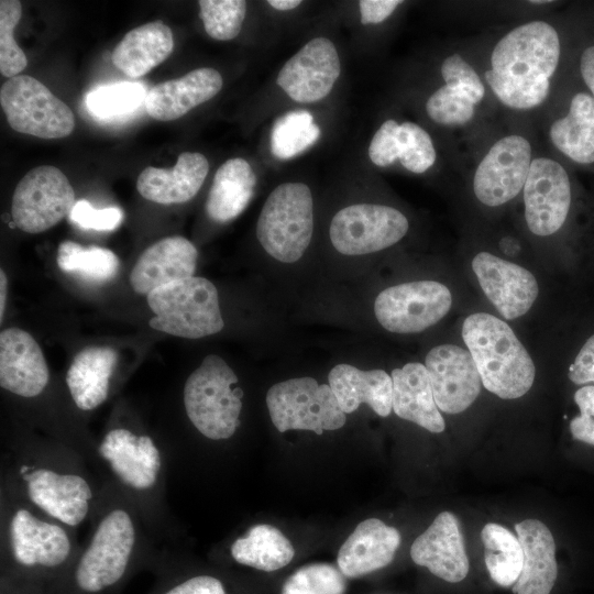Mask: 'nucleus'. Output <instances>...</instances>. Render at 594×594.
<instances>
[{
  "mask_svg": "<svg viewBox=\"0 0 594 594\" xmlns=\"http://www.w3.org/2000/svg\"><path fill=\"white\" fill-rule=\"evenodd\" d=\"M341 74L333 42L323 36L308 41L280 68L276 82L294 101L312 103L324 99Z\"/></svg>",
  "mask_w": 594,
  "mask_h": 594,
  "instance_id": "nucleus-17",
  "label": "nucleus"
},
{
  "mask_svg": "<svg viewBox=\"0 0 594 594\" xmlns=\"http://www.w3.org/2000/svg\"><path fill=\"white\" fill-rule=\"evenodd\" d=\"M75 190L55 166L42 165L18 183L11 202L14 224L26 233H41L69 217L76 205Z\"/></svg>",
  "mask_w": 594,
  "mask_h": 594,
  "instance_id": "nucleus-11",
  "label": "nucleus"
},
{
  "mask_svg": "<svg viewBox=\"0 0 594 594\" xmlns=\"http://www.w3.org/2000/svg\"><path fill=\"white\" fill-rule=\"evenodd\" d=\"M472 268L488 300L507 320L527 314L537 299L536 277L520 265L480 252L472 260Z\"/></svg>",
  "mask_w": 594,
  "mask_h": 594,
  "instance_id": "nucleus-19",
  "label": "nucleus"
},
{
  "mask_svg": "<svg viewBox=\"0 0 594 594\" xmlns=\"http://www.w3.org/2000/svg\"><path fill=\"white\" fill-rule=\"evenodd\" d=\"M485 79L497 98L514 109H530L542 103L549 94V79H521L486 70Z\"/></svg>",
  "mask_w": 594,
  "mask_h": 594,
  "instance_id": "nucleus-38",
  "label": "nucleus"
},
{
  "mask_svg": "<svg viewBox=\"0 0 594 594\" xmlns=\"http://www.w3.org/2000/svg\"><path fill=\"white\" fill-rule=\"evenodd\" d=\"M560 38L544 21L521 24L495 45L492 69L501 75L521 79H549L559 64Z\"/></svg>",
  "mask_w": 594,
  "mask_h": 594,
  "instance_id": "nucleus-14",
  "label": "nucleus"
},
{
  "mask_svg": "<svg viewBox=\"0 0 594 594\" xmlns=\"http://www.w3.org/2000/svg\"><path fill=\"white\" fill-rule=\"evenodd\" d=\"M299 0H270L267 4L278 11H289L299 7Z\"/></svg>",
  "mask_w": 594,
  "mask_h": 594,
  "instance_id": "nucleus-53",
  "label": "nucleus"
},
{
  "mask_svg": "<svg viewBox=\"0 0 594 594\" xmlns=\"http://www.w3.org/2000/svg\"><path fill=\"white\" fill-rule=\"evenodd\" d=\"M413 561L427 568L433 575L458 583L469 573L463 535L455 515L440 513L432 524L419 535L410 547Z\"/></svg>",
  "mask_w": 594,
  "mask_h": 594,
  "instance_id": "nucleus-20",
  "label": "nucleus"
},
{
  "mask_svg": "<svg viewBox=\"0 0 594 594\" xmlns=\"http://www.w3.org/2000/svg\"><path fill=\"white\" fill-rule=\"evenodd\" d=\"M154 314L150 326L185 339H200L224 327L216 286L207 278L193 276L161 286L146 295Z\"/></svg>",
  "mask_w": 594,
  "mask_h": 594,
  "instance_id": "nucleus-5",
  "label": "nucleus"
},
{
  "mask_svg": "<svg viewBox=\"0 0 594 594\" xmlns=\"http://www.w3.org/2000/svg\"><path fill=\"white\" fill-rule=\"evenodd\" d=\"M474 103L462 92L444 85L436 90L426 102L428 117L442 125H459L474 116Z\"/></svg>",
  "mask_w": 594,
  "mask_h": 594,
  "instance_id": "nucleus-43",
  "label": "nucleus"
},
{
  "mask_svg": "<svg viewBox=\"0 0 594 594\" xmlns=\"http://www.w3.org/2000/svg\"><path fill=\"white\" fill-rule=\"evenodd\" d=\"M484 561L492 580L503 587L513 586L518 580L524 552L518 537L504 526L488 522L482 531Z\"/></svg>",
  "mask_w": 594,
  "mask_h": 594,
  "instance_id": "nucleus-34",
  "label": "nucleus"
},
{
  "mask_svg": "<svg viewBox=\"0 0 594 594\" xmlns=\"http://www.w3.org/2000/svg\"><path fill=\"white\" fill-rule=\"evenodd\" d=\"M199 16L206 33L217 41H230L241 32L246 13L243 0H200Z\"/></svg>",
  "mask_w": 594,
  "mask_h": 594,
  "instance_id": "nucleus-39",
  "label": "nucleus"
},
{
  "mask_svg": "<svg viewBox=\"0 0 594 594\" xmlns=\"http://www.w3.org/2000/svg\"><path fill=\"white\" fill-rule=\"evenodd\" d=\"M398 145V161L411 173H425L436 162L437 153L430 135L415 122L399 124Z\"/></svg>",
  "mask_w": 594,
  "mask_h": 594,
  "instance_id": "nucleus-42",
  "label": "nucleus"
},
{
  "mask_svg": "<svg viewBox=\"0 0 594 594\" xmlns=\"http://www.w3.org/2000/svg\"><path fill=\"white\" fill-rule=\"evenodd\" d=\"M266 406L279 432L308 430L322 435L342 428L346 421L329 384H319L309 376L288 378L271 386Z\"/></svg>",
  "mask_w": 594,
  "mask_h": 594,
  "instance_id": "nucleus-8",
  "label": "nucleus"
},
{
  "mask_svg": "<svg viewBox=\"0 0 594 594\" xmlns=\"http://www.w3.org/2000/svg\"><path fill=\"white\" fill-rule=\"evenodd\" d=\"M22 16L18 0L0 1V73L13 78L26 67L28 59L14 40V30Z\"/></svg>",
  "mask_w": 594,
  "mask_h": 594,
  "instance_id": "nucleus-41",
  "label": "nucleus"
},
{
  "mask_svg": "<svg viewBox=\"0 0 594 594\" xmlns=\"http://www.w3.org/2000/svg\"><path fill=\"white\" fill-rule=\"evenodd\" d=\"M580 70L594 98V45L585 48L580 58Z\"/></svg>",
  "mask_w": 594,
  "mask_h": 594,
  "instance_id": "nucleus-51",
  "label": "nucleus"
},
{
  "mask_svg": "<svg viewBox=\"0 0 594 594\" xmlns=\"http://www.w3.org/2000/svg\"><path fill=\"white\" fill-rule=\"evenodd\" d=\"M399 0H361L359 10L362 24H377L385 21L402 4Z\"/></svg>",
  "mask_w": 594,
  "mask_h": 594,
  "instance_id": "nucleus-50",
  "label": "nucleus"
},
{
  "mask_svg": "<svg viewBox=\"0 0 594 594\" xmlns=\"http://www.w3.org/2000/svg\"><path fill=\"white\" fill-rule=\"evenodd\" d=\"M117 362L118 354L109 346H88L75 355L66 385L78 409L94 410L106 402Z\"/></svg>",
  "mask_w": 594,
  "mask_h": 594,
  "instance_id": "nucleus-29",
  "label": "nucleus"
},
{
  "mask_svg": "<svg viewBox=\"0 0 594 594\" xmlns=\"http://www.w3.org/2000/svg\"><path fill=\"white\" fill-rule=\"evenodd\" d=\"M69 219L82 229L111 231L120 226L123 213L118 207L97 209L89 201L81 199L74 206Z\"/></svg>",
  "mask_w": 594,
  "mask_h": 594,
  "instance_id": "nucleus-45",
  "label": "nucleus"
},
{
  "mask_svg": "<svg viewBox=\"0 0 594 594\" xmlns=\"http://www.w3.org/2000/svg\"><path fill=\"white\" fill-rule=\"evenodd\" d=\"M13 470L15 496L68 528L80 526L95 507L91 482L63 459L20 454Z\"/></svg>",
  "mask_w": 594,
  "mask_h": 594,
  "instance_id": "nucleus-1",
  "label": "nucleus"
},
{
  "mask_svg": "<svg viewBox=\"0 0 594 594\" xmlns=\"http://www.w3.org/2000/svg\"><path fill=\"white\" fill-rule=\"evenodd\" d=\"M449 288L437 280H414L383 289L374 301L378 323L389 332L417 333L439 322L450 310Z\"/></svg>",
  "mask_w": 594,
  "mask_h": 594,
  "instance_id": "nucleus-13",
  "label": "nucleus"
},
{
  "mask_svg": "<svg viewBox=\"0 0 594 594\" xmlns=\"http://www.w3.org/2000/svg\"><path fill=\"white\" fill-rule=\"evenodd\" d=\"M574 402L580 415L570 421L571 435L578 441L594 446V385L579 388Z\"/></svg>",
  "mask_w": 594,
  "mask_h": 594,
  "instance_id": "nucleus-47",
  "label": "nucleus"
},
{
  "mask_svg": "<svg viewBox=\"0 0 594 594\" xmlns=\"http://www.w3.org/2000/svg\"><path fill=\"white\" fill-rule=\"evenodd\" d=\"M548 2H551V1H546V0H541V1H530V3H535V4H539V3H548Z\"/></svg>",
  "mask_w": 594,
  "mask_h": 594,
  "instance_id": "nucleus-54",
  "label": "nucleus"
},
{
  "mask_svg": "<svg viewBox=\"0 0 594 594\" xmlns=\"http://www.w3.org/2000/svg\"><path fill=\"white\" fill-rule=\"evenodd\" d=\"M433 397L439 410L460 414L477 398L482 381L469 350L454 344H440L426 355Z\"/></svg>",
  "mask_w": 594,
  "mask_h": 594,
  "instance_id": "nucleus-18",
  "label": "nucleus"
},
{
  "mask_svg": "<svg viewBox=\"0 0 594 594\" xmlns=\"http://www.w3.org/2000/svg\"><path fill=\"white\" fill-rule=\"evenodd\" d=\"M197 261L198 251L186 238L161 239L136 260L130 274L131 287L138 294L147 295L172 282L193 277Z\"/></svg>",
  "mask_w": 594,
  "mask_h": 594,
  "instance_id": "nucleus-22",
  "label": "nucleus"
},
{
  "mask_svg": "<svg viewBox=\"0 0 594 594\" xmlns=\"http://www.w3.org/2000/svg\"><path fill=\"white\" fill-rule=\"evenodd\" d=\"M462 338L488 392L503 399L529 392L536 376L534 361L505 321L486 312L472 314L462 324Z\"/></svg>",
  "mask_w": 594,
  "mask_h": 594,
  "instance_id": "nucleus-2",
  "label": "nucleus"
},
{
  "mask_svg": "<svg viewBox=\"0 0 594 594\" xmlns=\"http://www.w3.org/2000/svg\"><path fill=\"white\" fill-rule=\"evenodd\" d=\"M56 262L64 273L91 283L113 279L120 267V260L111 250L95 245L84 246L70 240L58 245Z\"/></svg>",
  "mask_w": 594,
  "mask_h": 594,
  "instance_id": "nucleus-35",
  "label": "nucleus"
},
{
  "mask_svg": "<svg viewBox=\"0 0 594 594\" xmlns=\"http://www.w3.org/2000/svg\"><path fill=\"white\" fill-rule=\"evenodd\" d=\"M230 552L235 562L265 572L284 568L295 554L288 538L276 527L266 524L255 525L237 538Z\"/></svg>",
  "mask_w": 594,
  "mask_h": 594,
  "instance_id": "nucleus-33",
  "label": "nucleus"
},
{
  "mask_svg": "<svg viewBox=\"0 0 594 594\" xmlns=\"http://www.w3.org/2000/svg\"><path fill=\"white\" fill-rule=\"evenodd\" d=\"M568 375L570 381L578 385L594 383V334L580 349Z\"/></svg>",
  "mask_w": 594,
  "mask_h": 594,
  "instance_id": "nucleus-48",
  "label": "nucleus"
},
{
  "mask_svg": "<svg viewBox=\"0 0 594 594\" xmlns=\"http://www.w3.org/2000/svg\"><path fill=\"white\" fill-rule=\"evenodd\" d=\"M314 233V198L308 185L287 182L266 198L256 222V238L263 250L284 264L299 261Z\"/></svg>",
  "mask_w": 594,
  "mask_h": 594,
  "instance_id": "nucleus-6",
  "label": "nucleus"
},
{
  "mask_svg": "<svg viewBox=\"0 0 594 594\" xmlns=\"http://www.w3.org/2000/svg\"><path fill=\"white\" fill-rule=\"evenodd\" d=\"M522 191L529 230L540 237L556 233L571 206V184L562 165L547 157L532 160Z\"/></svg>",
  "mask_w": 594,
  "mask_h": 594,
  "instance_id": "nucleus-16",
  "label": "nucleus"
},
{
  "mask_svg": "<svg viewBox=\"0 0 594 594\" xmlns=\"http://www.w3.org/2000/svg\"><path fill=\"white\" fill-rule=\"evenodd\" d=\"M0 103L9 125L41 139L68 136L75 128L72 109L45 85L28 75L9 78L0 89Z\"/></svg>",
  "mask_w": 594,
  "mask_h": 594,
  "instance_id": "nucleus-9",
  "label": "nucleus"
},
{
  "mask_svg": "<svg viewBox=\"0 0 594 594\" xmlns=\"http://www.w3.org/2000/svg\"><path fill=\"white\" fill-rule=\"evenodd\" d=\"M255 186L256 175L248 161H226L215 174L206 201L207 215L217 222L233 220L251 201Z\"/></svg>",
  "mask_w": 594,
  "mask_h": 594,
  "instance_id": "nucleus-31",
  "label": "nucleus"
},
{
  "mask_svg": "<svg viewBox=\"0 0 594 594\" xmlns=\"http://www.w3.org/2000/svg\"><path fill=\"white\" fill-rule=\"evenodd\" d=\"M524 552L520 575L514 594H550L557 580L556 543L549 528L535 518L515 525Z\"/></svg>",
  "mask_w": 594,
  "mask_h": 594,
  "instance_id": "nucleus-26",
  "label": "nucleus"
},
{
  "mask_svg": "<svg viewBox=\"0 0 594 594\" xmlns=\"http://www.w3.org/2000/svg\"><path fill=\"white\" fill-rule=\"evenodd\" d=\"M8 290V278L3 270L0 271V321L3 319Z\"/></svg>",
  "mask_w": 594,
  "mask_h": 594,
  "instance_id": "nucleus-52",
  "label": "nucleus"
},
{
  "mask_svg": "<svg viewBox=\"0 0 594 594\" xmlns=\"http://www.w3.org/2000/svg\"><path fill=\"white\" fill-rule=\"evenodd\" d=\"M50 371L36 340L25 330L7 328L0 333V386L23 398L43 393Z\"/></svg>",
  "mask_w": 594,
  "mask_h": 594,
  "instance_id": "nucleus-21",
  "label": "nucleus"
},
{
  "mask_svg": "<svg viewBox=\"0 0 594 594\" xmlns=\"http://www.w3.org/2000/svg\"><path fill=\"white\" fill-rule=\"evenodd\" d=\"M393 410L402 419L440 433L446 424L436 404L425 364L410 362L392 371Z\"/></svg>",
  "mask_w": 594,
  "mask_h": 594,
  "instance_id": "nucleus-28",
  "label": "nucleus"
},
{
  "mask_svg": "<svg viewBox=\"0 0 594 594\" xmlns=\"http://www.w3.org/2000/svg\"><path fill=\"white\" fill-rule=\"evenodd\" d=\"M531 164L530 143L520 135L495 142L479 164L473 177L476 198L488 207L514 199L524 188Z\"/></svg>",
  "mask_w": 594,
  "mask_h": 594,
  "instance_id": "nucleus-15",
  "label": "nucleus"
},
{
  "mask_svg": "<svg viewBox=\"0 0 594 594\" xmlns=\"http://www.w3.org/2000/svg\"><path fill=\"white\" fill-rule=\"evenodd\" d=\"M221 74L211 67L196 68L186 75L152 87L145 97L147 114L157 121L179 119L221 90Z\"/></svg>",
  "mask_w": 594,
  "mask_h": 594,
  "instance_id": "nucleus-23",
  "label": "nucleus"
},
{
  "mask_svg": "<svg viewBox=\"0 0 594 594\" xmlns=\"http://www.w3.org/2000/svg\"><path fill=\"white\" fill-rule=\"evenodd\" d=\"M173 48L172 30L154 21L128 32L113 50L111 61L124 75L136 78L163 63Z\"/></svg>",
  "mask_w": 594,
  "mask_h": 594,
  "instance_id": "nucleus-30",
  "label": "nucleus"
},
{
  "mask_svg": "<svg viewBox=\"0 0 594 594\" xmlns=\"http://www.w3.org/2000/svg\"><path fill=\"white\" fill-rule=\"evenodd\" d=\"M146 94V88L141 82H113L89 91L85 97V105L91 116L100 120H112L139 109L144 103Z\"/></svg>",
  "mask_w": 594,
  "mask_h": 594,
  "instance_id": "nucleus-37",
  "label": "nucleus"
},
{
  "mask_svg": "<svg viewBox=\"0 0 594 594\" xmlns=\"http://www.w3.org/2000/svg\"><path fill=\"white\" fill-rule=\"evenodd\" d=\"M208 172L209 163L204 154L184 152L172 168H144L136 179V189L143 198L156 204H183L197 195Z\"/></svg>",
  "mask_w": 594,
  "mask_h": 594,
  "instance_id": "nucleus-25",
  "label": "nucleus"
},
{
  "mask_svg": "<svg viewBox=\"0 0 594 594\" xmlns=\"http://www.w3.org/2000/svg\"><path fill=\"white\" fill-rule=\"evenodd\" d=\"M238 376L219 355L209 354L188 376L183 391L191 425L210 440L231 438L240 426L243 393Z\"/></svg>",
  "mask_w": 594,
  "mask_h": 594,
  "instance_id": "nucleus-4",
  "label": "nucleus"
},
{
  "mask_svg": "<svg viewBox=\"0 0 594 594\" xmlns=\"http://www.w3.org/2000/svg\"><path fill=\"white\" fill-rule=\"evenodd\" d=\"M408 229V219L398 209L361 202L346 206L333 216L329 238L340 254L360 256L396 244Z\"/></svg>",
  "mask_w": 594,
  "mask_h": 594,
  "instance_id": "nucleus-10",
  "label": "nucleus"
},
{
  "mask_svg": "<svg viewBox=\"0 0 594 594\" xmlns=\"http://www.w3.org/2000/svg\"><path fill=\"white\" fill-rule=\"evenodd\" d=\"M141 536L136 509L128 502L102 506L89 541L76 562L74 579L77 587L95 594L117 584L141 546Z\"/></svg>",
  "mask_w": 594,
  "mask_h": 594,
  "instance_id": "nucleus-3",
  "label": "nucleus"
},
{
  "mask_svg": "<svg viewBox=\"0 0 594 594\" xmlns=\"http://www.w3.org/2000/svg\"><path fill=\"white\" fill-rule=\"evenodd\" d=\"M328 381L345 415L362 404L369 405L381 417H387L393 409V381L384 370L364 371L341 363L331 369Z\"/></svg>",
  "mask_w": 594,
  "mask_h": 594,
  "instance_id": "nucleus-27",
  "label": "nucleus"
},
{
  "mask_svg": "<svg viewBox=\"0 0 594 594\" xmlns=\"http://www.w3.org/2000/svg\"><path fill=\"white\" fill-rule=\"evenodd\" d=\"M400 543V534L381 519L361 521L339 549L337 563L343 575L359 578L388 565Z\"/></svg>",
  "mask_w": 594,
  "mask_h": 594,
  "instance_id": "nucleus-24",
  "label": "nucleus"
},
{
  "mask_svg": "<svg viewBox=\"0 0 594 594\" xmlns=\"http://www.w3.org/2000/svg\"><path fill=\"white\" fill-rule=\"evenodd\" d=\"M344 575L328 563H311L292 573L282 586V594H343Z\"/></svg>",
  "mask_w": 594,
  "mask_h": 594,
  "instance_id": "nucleus-40",
  "label": "nucleus"
},
{
  "mask_svg": "<svg viewBox=\"0 0 594 594\" xmlns=\"http://www.w3.org/2000/svg\"><path fill=\"white\" fill-rule=\"evenodd\" d=\"M553 145L576 163L594 162V98L576 94L565 117L556 120L549 131Z\"/></svg>",
  "mask_w": 594,
  "mask_h": 594,
  "instance_id": "nucleus-32",
  "label": "nucleus"
},
{
  "mask_svg": "<svg viewBox=\"0 0 594 594\" xmlns=\"http://www.w3.org/2000/svg\"><path fill=\"white\" fill-rule=\"evenodd\" d=\"M399 124L388 119L382 123L369 145V157L378 167L393 165L399 156L398 145Z\"/></svg>",
  "mask_w": 594,
  "mask_h": 594,
  "instance_id": "nucleus-46",
  "label": "nucleus"
},
{
  "mask_svg": "<svg viewBox=\"0 0 594 594\" xmlns=\"http://www.w3.org/2000/svg\"><path fill=\"white\" fill-rule=\"evenodd\" d=\"M4 516V546L26 569H56L74 554L72 528L14 497Z\"/></svg>",
  "mask_w": 594,
  "mask_h": 594,
  "instance_id": "nucleus-7",
  "label": "nucleus"
},
{
  "mask_svg": "<svg viewBox=\"0 0 594 594\" xmlns=\"http://www.w3.org/2000/svg\"><path fill=\"white\" fill-rule=\"evenodd\" d=\"M102 462L131 497H152L163 479V454L147 435L128 428L110 429L98 446Z\"/></svg>",
  "mask_w": 594,
  "mask_h": 594,
  "instance_id": "nucleus-12",
  "label": "nucleus"
},
{
  "mask_svg": "<svg viewBox=\"0 0 594 594\" xmlns=\"http://www.w3.org/2000/svg\"><path fill=\"white\" fill-rule=\"evenodd\" d=\"M441 75L447 86L465 95L474 105L484 98L481 78L461 55L448 56L441 64Z\"/></svg>",
  "mask_w": 594,
  "mask_h": 594,
  "instance_id": "nucleus-44",
  "label": "nucleus"
},
{
  "mask_svg": "<svg viewBox=\"0 0 594 594\" xmlns=\"http://www.w3.org/2000/svg\"><path fill=\"white\" fill-rule=\"evenodd\" d=\"M163 594H227L222 582L210 575H197L170 587Z\"/></svg>",
  "mask_w": 594,
  "mask_h": 594,
  "instance_id": "nucleus-49",
  "label": "nucleus"
},
{
  "mask_svg": "<svg viewBox=\"0 0 594 594\" xmlns=\"http://www.w3.org/2000/svg\"><path fill=\"white\" fill-rule=\"evenodd\" d=\"M320 133V128L310 112L289 111L279 117L273 125L271 151L277 158H292L314 145Z\"/></svg>",
  "mask_w": 594,
  "mask_h": 594,
  "instance_id": "nucleus-36",
  "label": "nucleus"
}]
</instances>
